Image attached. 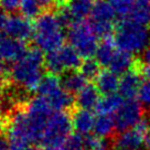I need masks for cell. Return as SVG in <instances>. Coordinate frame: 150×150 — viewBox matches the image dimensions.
Instances as JSON below:
<instances>
[{
  "instance_id": "19",
  "label": "cell",
  "mask_w": 150,
  "mask_h": 150,
  "mask_svg": "<svg viewBox=\"0 0 150 150\" xmlns=\"http://www.w3.org/2000/svg\"><path fill=\"white\" fill-rule=\"evenodd\" d=\"M95 0H66L65 7L75 22L83 21L91 14Z\"/></svg>"
},
{
  "instance_id": "39",
  "label": "cell",
  "mask_w": 150,
  "mask_h": 150,
  "mask_svg": "<svg viewBox=\"0 0 150 150\" xmlns=\"http://www.w3.org/2000/svg\"><path fill=\"white\" fill-rule=\"evenodd\" d=\"M24 150H42V149H39V148H35V147H32V146H30V147L25 148Z\"/></svg>"
},
{
  "instance_id": "29",
  "label": "cell",
  "mask_w": 150,
  "mask_h": 150,
  "mask_svg": "<svg viewBox=\"0 0 150 150\" xmlns=\"http://www.w3.org/2000/svg\"><path fill=\"white\" fill-rule=\"evenodd\" d=\"M109 2L112 4L116 13L120 17V19H126L129 16L135 0H109Z\"/></svg>"
},
{
  "instance_id": "10",
  "label": "cell",
  "mask_w": 150,
  "mask_h": 150,
  "mask_svg": "<svg viewBox=\"0 0 150 150\" xmlns=\"http://www.w3.org/2000/svg\"><path fill=\"white\" fill-rule=\"evenodd\" d=\"M142 106L136 99H125V102L115 112V125L116 130L119 132L130 129L141 119Z\"/></svg>"
},
{
  "instance_id": "15",
  "label": "cell",
  "mask_w": 150,
  "mask_h": 150,
  "mask_svg": "<svg viewBox=\"0 0 150 150\" xmlns=\"http://www.w3.org/2000/svg\"><path fill=\"white\" fill-rule=\"evenodd\" d=\"M95 81L96 87L99 91V93L103 94L104 96L115 94L119 88V79L117 74L110 70L102 71Z\"/></svg>"
},
{
  "instance_id": "35",
  "label": "cell",
  "mask_w": 150,
  "mask_h": 150,
  "mask_svg": "<svg viewBox=\"0 0 150 150\" xmlns=\"http://www.w3.org/2000/svg\"><path fill=\"white\" fill-rule=\"evenodd\" d=\"M0 150H10L9 144H8L7 139L1 138V137H0Z\"/></svg>"
},
{
  "instance_id": "2",
  "label": "cell",
  "mask_w": 150,
  "mask_h": 150,
  "mask_svg": "<svg viewBox=\"0 0 150 150\" xmlns=\"http://www.w3.org/2000/svg\"><path fill=\"white\" fill-rule=\"evenodd\" d=\"M33 39L37 47L45 53L63 47L65 32L56 13L44 12L38 17L34 23Z\"/></svg>"
},
{
  "instance_id": "37",
  "label": "cell",
  "mask_w": 150,
  "mask_h": 150,
  "mask_svg": "<svg viewBox=\"0 0 150 150\" xmlns=\"http://www.w3.org/2000/svg\"><path fill=\"white\" fill-rule=\"evenodd\" d=\"M4 108H5V99H4V96L0 94V116L2 115Z\"/></svg>"
},
{
  "instance_id": "5",
  "label": "cell",
  "mask_w": 150,
  "mask_h": 150,
  "mask_svg": "<svg viewBox=\"0 0 150 150\" xmlns=\"http://www.w3.org/2000/svg\"><path fill=\"white\" fill-rule=\"evenodd\" d=\"M7 141L10 150H24L34 142L31 127L24 109L12 114L7 124Z\"/></svg>"
},
{
  "instance_id": "24",
  "label": "cell",
  "mask_w": 150,
  "mask_h": 150,
  "mask_svg": "<svg viewBox=\"0 0 150 150\" xmlns=\"http://www.w3.org/2000/svg\"><path fill=\"white\" fill-rule=\"evenodd\" d=\"M150 0H135L129 16L126 19H130L137 23L146 25L149 23Z\"/></svg>"
},
{
  "instance_id": "13",
  "label": "cell",
  "mask_w": 150,
  "mask_h": 150,
  "mask_svg": "<svg viewBox=\"0 0 150 150\" xmlns=\"http://www.w3.org/2000/svg\"><path fill=\"white\" fill-rule=\"evenodd\" d=\"M141 74L134 66L122 75L119 79V94L125 99H134L141 87Z\"/></svg>"
},
{
  "instance_id": "14",
  "label": "cell",
  "mask_w": 150,
  "mask_h": 150,
  "mask_svg": "<svg viewBox=\"0 0 150 150\" xmlns=\"http://www.w3.org/2000/svg\"><path fill=\"white\" fill-rule=\"evenodd\" d=\"M95 119L93 112L87 109H77L72 115V124L73 128L77 134L81 135H88L92 130H94Z\"/></svg>"
},
{
  "instance_id": "4",
  "label": "cell",
  "mask_w": 150,
  "mask_h": 150,
  "mask_svg": "<svg viewBox=\"0 0 150 150\" xmlns=\"http://www.w3.org/2000/svg\"><path fill=\"white\" fill-rule=\"evenodd\" d=\"M72 117L63 110H55L47 120L40 139L42 150H62L66 139L72 135Z\"/></svg>"
},
{
  "instance_id": "1",
  "label": "cell",
  "mask_w": 150,
  "mask_h": 150,
  "mask_svg": "<svg viewBox=\"0 0 150 150\" xmlns=\"http://www.w3.org/2000/svg\"><path fill=\"white\" fill-rule=\"evenodd\" d=\"M44 56L39 47L28 49L22 57L13 63L10 70V79L25 92L38 91L43 79Z\"/></svg>"
},
{
  "instance_id": "33",
  "label": "cell",
  "mask_w": 150,
  "mask_h": 150,
  "mask_svg": "<svg viewBox=\"0 0 150 150\" xmlns=\"http://www.w3.org/2000/svg\"><path fill=\"white\" fill-rule=\"evenodd\" d=\"M9 18V14L7 13V11H5L4 9H0V32L5 33L6 24Z\"/></svg>"
},
{
  "instance_id": "16",
  "label": "cell",
  "mask_w": 150,
  "mask_h": 150,
  "mask_svg": "<svg viewBox=\"0 0 150 150\" xmlns=\"http://www.w3.org/2000/svg\"><path fill=\"white\" fill-rule=\"evenodd\" d=\"M99 94L100 93L96 87V85L87 84L80 93H77L76 104L82 109H87V110L96 109L100 100Z\"/></svg>"
},
{
  "instance_id": "32",
  "label": "cell",
  "mask_w": 150,
  "mask_h": 150,
  "mask_svg": "<svg viewBox=\"0 0 150 150\" xmlns=\"http://www.w3.org/2000/svg\"><path fill=\"white\" fill-rule=\"evenodd\" d=\"M22 0H0V7L7 12H11L20 7Z\"/></svg>"
},
{
  "instance_id": "12",
  "label": "cell",
  "mask_w": 150,
  "mask_h": 150,
  "mask_svg": "<svg viewBox=\"0 0 150 150\" xmlns=\"http://www.w3.org/2000/svg\"><path fill=\"white\" fill-rule=\"evenodd\" d=\"M28 49L23 41L9 37L0 35V60L2 62H16L25 54Z\"/></svg>"
},
{
  "instance_id": "22",
  "label": "cell",
  "mask_w": 150,
  "mask_h": 150,
  "mask_svg": "<svg viewBox=\"0 0 150 150\" xmlns=\"http://www.w3.org/2000/svg\"><path fill=\"white\" fill-rule=\"evenodd\" d=\"M134 62H135V59L131 56V53L117 49L108 67L116 74H124L125 72L130 70Z\"/></svg>"
},
{
  "instance_id": "40",
  "label": "cell",
  "mask_w": 150,
  "mask_h": 150,
  "mask_svg": "<svg viewBox=\"0 0 150 150\" xmlns=\"http://www.w3.org/2000/svg\"><path fill=\"white\" fill-rule=\"evenodd\" d=\"M149 23H150V12H149Z\"/></svg>"
},
{
  "instance_id": "23",
  "label": "cell",
  "mask_w": 150,
  "mask_h": 150,
  "mask_svg": "<svg viewBox=\"0 0 150 150\" xmlns=\"http://www.w3.org/2000/svg\"><path fill=\"white\" fill-rule=\"evenodd\" d=\"M124 102L125 98L120 94L115 93L112 95H106L103 98H100L96 107V112L98 115H112L119 109Z\"/></svg>"
},
{
  "instance_id": "34",
  "label": "cell",
  "mask_w": 150,
  "mask_h": 150,
  "mask_svg": "<svg viewBox=\"0 0 150 150\" xmlns=\"http://www.w3.org/2000/svg\"><path fill=\"white\" fill-rule=\"evenodd\" d=\"M142 62L150 66V47L146 49L144 52V55H142Z\"/></svg>"
},
{
  "instance_id": "6",
  "label": "cell",
  "mask_w": 150,
  "mask_h": 150,
  "mask_svg": "<svg viewBox=\"0 0 150 150\" xmlns=\"http://www.w3.org/2000/svg\"><path fill=\"white\" fill-rule=\"evenodd\" d=\"M67 39L70 45L74 47L82 57L91 59L96 54L98 43L97 35L91 27V23L79 21L72 24L67 30Z\"/></svg>"
},
{
  "instance_id": "11",
  "label": "cell",
  "mask_w": 150,
  "mask_h": 150,
  "mask_svg": "<svg viewBox=\"0 0 150 150\" xmlns=\"http://www.w3.org/2000/svg\"><path fill=\"white\" fill-rule=\"evenodd\" d=\"M5 33L13 39L25 42L33 37L34 25H32L29 19L24 18L23 16L11 14L6 24Z\"/></svg>"
},
{
  "instance_id": "3",
  "label": "cell",
  "mask_w": 150,
  "mask_h": 150,
  "mask_svg": "<svg viewBox=\"0 0 150 150\" xmlns=\"http://www.w3.org/2000/svg\"><path fill=\"white\" fill-rule=\"evenodd\" d=\"M149 39L148 28L130 19H120L115 29L114 40L117 49L129 53L142 51L148 45Z\"/></svg>"
},
{
  "instance_id": "27",
  "label": "cell",
  "mask_w": 150,
  "mask_h": 150,
  "mask_svg": "<svg viewBox=\"0 0 150 150\" xmlns=\"http://www.w3.org/2000/svg\"><path fill=\"white\" fill-rule=\"evenodd\" d=\"M19 9L21 14L27 19H37L42 14V5L39 0H22Z\"/></svg>"
},
{
  "instance_id": "18",
  "label": "cell",
  "mask_w": 150,
  "mask_h": 150,
  "mask_svg": "<svg viewBox=\"0 0 150 150\" xmlns=\"http://www.w3.org/2000/svg\"><path fill=\"white\" fill-rule=\"evenodd\" d=\"M57 53L61 60L62 66L64 69V73L67 71H74L76 69H80L82 61V56L77 53L72 45H63L60 49H57Z\"/></svg>"
},
{
  "instance_id": "38",
  "label": "cell",
  "mask_w": 150,
  "mask_h": 150,
  "mask_svg": "<svg viewBox=\"0 0 150 150\" xmlns=\"http://www.w3.org/2000/svg\"><path fill=\"white\" fill-rule=\"evenodd\" d=\"M145 146L147 149L150 150V129H149L148 135H147V137H146V139H145Z\"/></svg>"
},
{
  "instance_id": "31",
  "label": "cell",
  "mask_w": 150,
  "mask_h": 150,
  "mask_svg": "<svg viewBox=\"0 0 150 150\" xmlns=\"http://www.w3.org/2000/svg\"><path fill=\"white\" fill-rule=\"evenodd\" d=\"M139 102L144 105L150 106V81H147L141 84V87L138 93Z\"/></svg>"
},
{
  "instance_id": "30",
  "label": "cell",
  "mask_w": 150,
  "mask_h": 150,
  "mask_svg": "<svg viewBox=\"0 0 150 150\" xmlns=\"http://www.w3.org/2000/svg\"><path fill=\"white\" fill-rule=\"evenodd\" d=\"M85 148L87 150H107V142L102 137L85 135Z\"/></svg>"
},
{
  "instance_id": "8",
  "label": "cell",
  "mask_w": 150,
  "mask_h": 150,
  "mask_svg": "<svg viewBox=\"0 0 150 150\" xmlns=\"http://www.w3.org/2000/svg\"><path fill=\"white\" fill-rule=\"evenodd\" d=\"M116 11L109 0H95L91 11V27L97 37L105 38L112 37L115 32V17Z\"/></svg>"
},
{
  "instance_id": "36",
  "label": "cell",
  "mask_w": 150,
  "mask_h": 150,
  "mask_svg": "<svg viewBox=\"0 0 150 150\" xmlns=\"http://www.w3.org/2000/svg\"><path fill=\"white\" fill-rule=\"evenodd\" d=\"M39 2L42 5V7H50L53 2H55V0H39Z\"/></svg>"
},
{
  "instance_id": "17",
  "label": "cell",
  "mask_w": 150,
  "mask_h": 150,
  "mask_svg": "<svg viewBox=\"0 0 150 150\" xmlns=\"http://www.w3.org/2000/svg\"><path fill=\"white\" fill-rule=\"evenodd\" d=\"M86 79L79 71H67L63 73L61 77V83L63 88L71 94L80 93L86 86Z\"/></svg>"
},
{
  "instance_id": "9",
  "label": "cell",
  "mask_w": 150,
  "mask_h": 150,
  "mask_svg": "<svg viewBox=\"0 0 150 150\" xmlns=\"http://www.w3.org/2000/svg\"><path fill=\"white\" fill-rule=\"evenodd\" d=\"M150 129V122L147 118H141L135 126L120 132L114 140V150H139Z\"/></svg>"
},
{
  "instance_id": "7",
  "label": "cell",
  "mask_w": 150,
  "mask_h": 150,
  "mask_svg": "<svg viewBox=\"0 0 150 150\" xmlns=\"http://www.w3.org/2000/svg\"><path fill=\"white\" fill-rule=\"evenodd\" d=\"M29 119V124L31 127L34 142H40V139L45 129L47 120L51 115L55 112L45 97L38 95L28 102L24 108Z\"/></svg>"
},
{
  "instance_id": "28",
  "label": "cell",
  "mask_w": 150,
  "mask_h": 150,
  "mask_svg": "<svg viewBox=\"0 0 150 150\" xmlns=\"http://www.w3.org/2000/svg\"><path fill=\"white\" fill-rule=\"evenodd\" d=\"M99 66L100 64L97 62V60H93L92 57L85 59L80 66V72L84 75L86 80H96L100 73Z\"/></svg>"
},
{
  "instance_id": "21",
  "label": "cell",
  "mask_w": 150,
  "mask_h": 150,
  "mask_svg": "<svg viewBox=\"0 0 150 150\" xmlns=\"http://www.w3.org/2000/svg\"><path fill=\"white\" fill-rule=\"evenodd\" d=\"M45 98L47 99V102L50 103L54 110H63V112L72 107L75 102L73 95L63 88V86Z\"/></svg>"
},
{
  "instance_id": "25",
  "label": "cell",
  "mask_w": 150,
  "mask_h": 150,
  "mask_svg": "<svg viewBox=\"0 0 150 150\" xmlns=\"http://www.w3.org/2000/svg\"><path fill=\"white\" fill-rule=\"evenodd\" d=\"M114 129H116L115 118L112 115H98L95 119L94 131L98 137H107L112 135Z\"/></svg>"
},
{
  "instance_id": "20",
  "label": "cell",
  "mask_w": 150,
  "mask_h": 150,
  "mask_svg": "<svg viewBox=\"0 0 150 150\" xmlns=\"http://www.w3.org/2000/svg\"><path fill=\"white\" fill-rule=\"evenodd\" d=\"M117 51V47L114 40V37L102 39V42L98 44L96 51V60L102 66H109L112 57Z\"/></svg>"
},
{
  "instance_id": "26",
  "label": "cell",
  "mask_w": 150,
  "mask_h": 150,
  "mask_svg": "<svg viewBox=\"0 0 150 150\" xmlns=\"http://www.w3.org/2000/svg\"><path fill=\"white\" fill-rule=\"evenodd\" d=\"M61 87V80L57 77V75L47 74L45 76H43L37 92L39 95H41L43 97H47V96H50L52 93H54L55 91H57Z\"/></svg>"
}]
</instances>
